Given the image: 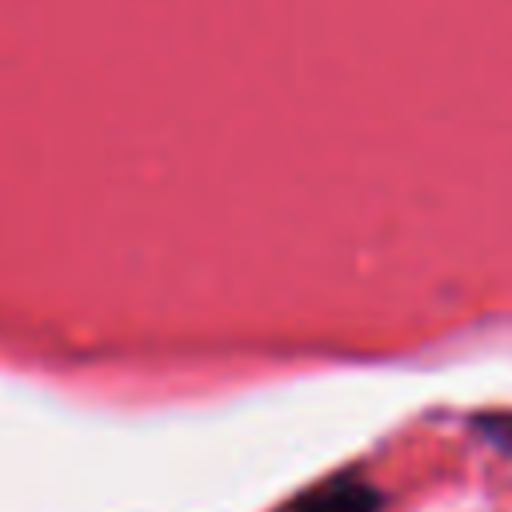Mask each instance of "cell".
<instances>
[{
	"instance_id": "cell-1",
	"label": "cell",
	"mask_w": 512,
	"mask_h": 512,
	"mask_svg": "<svg viewBox=\"0 0 512 512\" xmlns=\"http://www.w3.org/2000/svg\"><path fill=\"white\" fill-rule=\"evenodd\" d=\"M288 512H380V492L360 476H336L296 496Z\"/></svg>"
}]
</instances>
